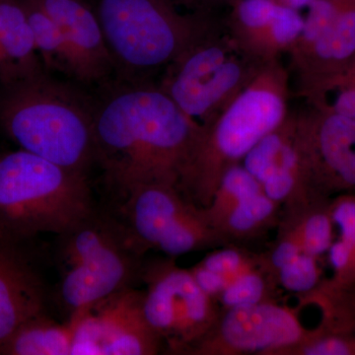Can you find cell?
I'll return each instance as SVG.
<instances>
[{"label": "cell", "instance_id": "6da1fadb", "mask_svg": "<svg viewBox=\"0 0 355 355\" xmlns=\"http://www.w3.org/2000/svg\"><path fill=\"white\" fill-rule=\"evenodd\" d=\"M94 96L96 164L121 198L142 184L177 186L200 127L150 80L113 78Z\"/></svg>", "mask_w": 355, "mask_h": 355}, {"label": "cell", "instance_id": "7a4b0ae2", "mask_svg": "<svg viewBox=\"0 0 355 355\" xmlns=\"http://www.w3.org/2000/svg\"><path fill=\"white\" fill-rule=\"evenodd\" d=\"M94 96L46 69L0 86V130L18 148L88 177L96 164Z\"/></svg>", "mask_w": 355, "mask_h": 355}, {"label": "cell", "instance_id": "3957f363", "mask_svg": "<svg viewBox=\"0 0 355 355\" xmlns=\"http://www.w3.org/2000/svg\"><path fill=\"white\" fill-rule=\"evenodd\" d=\"M289 76L279 60L266 64L234 101L200 128L178 181L187 200L205 209L224 172L288 116Z\"/></svg>", "mask_w": 355, "mask_h": 355}, {"label": "cell", "instance_id": "277c9868", "mask_svg": "<svg viewBox=\"0 0 355 355\" xmlns=\"http://www.w3.org/2000/svg\"><path fill=\"white\" fill-rule=\"evenodd\" d=\"M88 177L24 149L0 150V238L30 245L94 210Z\"/></svg>", "mask_w": 355, "mask_h": 355}, {"label": "cell", "instance_id": "5b68a950", "mask_svg": "<svg viewBox=\"0 0 355 355\" xmlns=\"http://www.w3.org/2000/svg\"><path fill=\"white\" fill-rule=\"evenodd\" d=\"M144 254L118 214L96 209L57 235L55 299L67 319L81 308L133 287L141 277Z\"/></svg>", "mask_w": 355, "mask_h": 355}, {"label": "cell", "instance_id": "8992f818", "mask_svg": "<svg viewBox=\"0 0 355 355\" xmlns=\"http://www.w3.org/2000/svg\"><path fill=\"white\" fill-rule=\"evenodd\" d=\"M90 6L120 80H149L211 27L182 15L168 0H95Z\"/></svg>", "mask_w": 355, "mask_h": 355}, {"label": "cell", "instance_id": "52a82bcc", "mask_svg": "<svg viewBox=\"0 0 355 355\" xmlns=\"http://www.w3.org/2000/svg\"><path fill=\"white\" fill-rule=\"evenodd\" d=\"M266 64L245 51L227 29L220 32L210 27L166 67L158 85L203 128L234 101Z\"/></svg>", "mask_w": 355, "mask_h": 355}, {"label": "cell", "instance_id": "ba28073f", "mask_svg": "<svg viewBox=\"0 0 355 355\" xmlns=\"http://www.w3.org/2000/svg\"><path fill=\"white\" fill-rule=\"evenodd\" d=\"M123 200L118 216L144 254L156 250L176 258L225 242L175 184H139Z\"/></svg>", "mask_w": 355, "mask_h": 355}, {"label": "cell", "instance_id": "9c48e42d", "mask_svg": "<svg viewBox=\"0 0 355 355\" xmlns=\"http://www.w3.org/2000/svg\"><path fill=\"white\" fill-rule=\"evenodd\" d=\"M140 280L146 286L144 311L151 328L172 354H190L220 316L214 299L173 258L144 261Z\"/></svg>", "mask_w": 355, "mask_h": 355}, {"label": "cell", "instance_id": "30bf717a", "mask_svg": "<svg viewBox=\"0 0 355 355\" xmlns=\"http://www.w3.org/2000/svg\"><path fill=\"white\" fill-rule=\"evenodd\" d=\"M144 291L133 287L76 311L70 355H153L163 340L147 322Z\"/></svg>", "mask_w": 355, "mask_h": 355}, {"label": "cell", "instance_id": "8fae6325", "mask_svg": "<svg viewBox=\"0 0 355 355\" xmlns=\"http://www.w3.org/2000/svg\"><path fill=\"white\" fill-rule=\"evenodd\" d=\"M315 333L289 308L265 301L225 309L190 354L284 355Z\"/></svg>", "mask_w": 355, "mask_h": 355}, {"label": "cell", "instance_id": "7c38bea8", "mask_svg": "<svg viewBox=\"0 0 355 355\" xmlns=\"http://www.w3.org/2000/svg\"><path fill=\"white\" fill-rule=\"evenodd\" d=\"M241 164L275 203H286L291 211L307 207L318 191L299 137L297 114L268 133L243 159Z\"/></svg>", "mask_w": 355, "mask_h": 355}, {"label": "cell", "instance_id": "4fadbf2b", "mask_svg": "<svg viewBox=\"0 0 355 355\" xmlns=\"http://www.w3.org/2000/svg\"><path fill=\"white\" fill-rule=\"evenodd\" d=\"M297 114L299 137L318 193L355 187V121L313 108Z\"/></svg>", "mask_w": 355, "mask_h": 355}, {"label": "cell", "instance_id": "5bb4252c", "mask_svg": "<svg viewBox=\"0 0 355 355\" xmlns=\"http://www.w3.org/2000/svg\"><path fill=\"white\" fill-rule=\"evenodd\" d=\"M35 1L62 32L74 83L83 86H101L113 79V60L101 25L90 4L83 0Z\"/></svg>", "mask_w": 355, "mask_h": 355}, {"label": "cell", "instance_id": "9a60e30c", "mask_svg": "<svg viewBox=\"0 0 355 355\" xmlns=\"http://www.w3.org/2000/svg\"><path fill=\"white\" fill-rule=\"evenodd\" d=\"M227 31L250 55L268 64L289 53L304 18L298 10L275 0H238Z\"/></svg>", "mask_w": 355, "mask_h": 355}, {"label": "cell", "instance_id": "2e32d148", "mask_svg": "<svg viewBox=\"0 0 355 355\" xmlns=\"http://www.w3.org/2000/svg\"><path fill=\"white\" fill-rule=\"evenodd\" d=\"M29 245L0 238V345L18 327L46 312V291Z\"/></svg>", "mask_w": 355, "mask_h": 355}, {"label": "cell", "instance_id": "e0dca14e", "mask_svg": "<svg viewBox=\"0 0 355 355\" xmlns=\"http://www.w3.org/2000/svg\"><path fill=\"white\" fill-rule=\"evenodd\" d=\"M355 57V0H349L328 32L300 55L291 58L299 86L329 76Z\"/></svg>", "mask_w": 355, "mask_h": 355}, {"label": "cell", "instance_id": "ac0fdd59", "mask_svg": "<svg viewBox=\"0 0 355 355\" xmlns=\"http://www.w3.org/2000/svg\"><path fill=\"white\" fill-rule=\"evenodd\" d=\"M72 338L71 322L58 323L44 312L18 327L0 345V355H70Z\"/></svg>", "mask_w": 355, "mask_h": 355}, {"label": "cell", "instance_id": "d6986e66", "mask_svg": "<svg viewBox=\"0 0 355 355\" xmlns=\"http://www.w3.org/2000/svg\"><path fill=\"white\" fill-rule=\"evenodd\" d=\"M299 93L310 108L355 121V57L333 73L303 84Z\"/></svg>", "mask_w": 355, "mask_h": 355}, {"label": "cell", "instance_id": "ffe728a7", "mask_svg": "<svg viewBox=\"0 0 355 355\" xmlns=\"http://www.w3.org/2000/svg\"><path fill=\"white\" fill-rule=\"evenodd\" d=\"M277 211V203L263 190L259 191L236 203L217 225L216 230L225 243L249 239L272 225Z\"/></svg>", "mask_w": 355, "mask_h": 355}, {"label": "cell", "instance_id": "44dd1931", "mask_svg": "<svg viewBox=\"0 0 355 355\" xmlns=\"http://www.w3.org/2000/svg\"><path fill=\"white\" fill-rule=\"evenodd\" d=\"M27 14L35 46L44 69L71 78V65L60 28L35 0H20Z\"/></svg>", "mask_w": 355, "mask_h": 355}, {"label": "cell", "instance_id": "7402d4cb", "mask_svg": "<svg viewBox=\"0 0 355 355\" xmlns=\"http://www.w3.org/2000/svg\"><path fill=\"white\" fill-rule=\"evenodd\" d=\"M275 279L266 260L261 266L240 275L217 298L225 309L270 301Z\"/></svg>", "mask_w": 355, "mask_h": 355}, {"label": "cell", "instance_id": "603a6c76", "mask_svg": "<svg viewBox=\"0 0 355 355\" xmlns=\"http://www.w3.org/2000/svg\"><path fill=\"white\" fill-rule=\"evenodd\" d=\"M299 209L289 212V222L295 227L303 253L309 256H321L329 251L333 236V219L323 211H310Z\"/></svg>", "mask_w": 355, "mask_h": 355}, {"label": "cell", "instance_id": "cb8c5ba5", "mask_svg": "<svg viewBox=\"0 0 355 355\" xmlns=\"http://www.w3.org/2000/svg\"><path fill=\"white\" fill-rule=\"evenodd\" d=\"M266 259L253 256L238 248H225L207 254L198 263L205 270L221 275L225 280L226 287L242 273L261 266ZM225 287V288H226Z\"/></svg>", "mask_w": 355, "mask_h": 355}, {"label": "cell", "instance_id": "d4e9b609", "mask_svg": "<svg viewBox=\"0 0 355 355\" xmlns=\"http://www.w3.org/2000/svg\"><path fill=\"white\" fill-rule=\"evenodd\" d=\"M277 282L286 291L306 293L316 287L319 280V268L316 258L302 253L288 265L275 273Z\"/></svg>", "mask_w": 355, "mask_h": 355}, {"label": "cell", "instance_id": "484cf974", "mask_svg": "<svg viewBox=\"0 0 355 355\" xmlns=\"http://www.w3.org/2000/svg\"><path fill=\"white\" fill-rule=\"evenodd\" d=\"M331 219L340 228L342 240L352 247L355 242V200L343 198L331 210Z\"/></svg>", "mask_w": 355, "mask_h": 355}, {"label": "cell", "instance_id": "4316f807", "mask_svg": "<svg viewBox=\"0 0 355 355\" xmlns=\"http://www.w3.org/2000/svg\"><path fill=\"white\" fill-rule=\"evenodd\" d=\"M329 256H330L331 266H334L336 272H347L352 268V247L343 240L331 243L330 249H329Z\"/></svg>", "mask_w": 355, "mask_h": 355}, {"label": "cell", "instance_id": "83f0119b", "mask_svg": "<svg viewBox=\"0 0 355 355\" xmlns=\"http://www.w3.org/2000/svg\"><path fill=\"white\" fill-rule=\"evenodd\" d=\"M275 1L299 11V9L309 6L314 0H275Z\"/></svg>", "mask_w": 355, "mask_h": 355}]
</instances>
